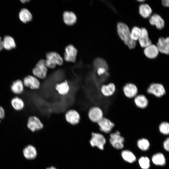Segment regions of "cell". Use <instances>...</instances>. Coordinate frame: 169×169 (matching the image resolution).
Returning <instances> with one entry per match:
<instances>
[{
  "mask_svg": "<svg viewBox=\"0 0 169 169\" xmlns=\"http://www.w3.org/2000/svg\"><path fill=\"white\" fill-rule=\"evenodd\" d=\"M117 30L119 36L125 44L131 49L134 48L136 42L131 39L128 26L123 23L119 22L117 25Z\"/></svg>",
  "mask_w": 169,
  "mask_h": 169,
  "instance_id": "6da1fadb",
  "label": "cell"
},
{
  "mask_svg": "<svg viewBox=\"0 0 169 169\" xmlns=\"http://www.w3.org/2000/svg\"><path fill=\"white\" fill-rule=\"evenodd\" d=\"M63 63V59L57 53L51 52L47 54L45 64L47 68L54 69L57 65H61Z\"/></svg>",
  "mask_w": 169,
  "mask_h": 169,
  "instance_id": "7a4b0ae2",
  "label": "cell"
},
{
  "mask_svg": "<svg viewBox=\"0 0 169 169\" xmlns=\"http://www.w3.org/2000/svg\"><path fill=\"white\" fill-rule=\"evenodd\" d=\"M47 68L45 64V60L41 59L37 63L33 69V74L38 79H44L47 76Z\"/></svg>",
  "mask_w": 169,
  "mask_h": 169,
  "instance_id": "3957f363",
  "label": "cell"
},
{
  "mask_svg": "<svg viewBox=\"0 0 169 169\" xmlns=\"http://www.w3.org/2000/svg\"><path fill=\"white\" fill-rule=\"evenodd\" d=\"M88 116L91 121L97 123L104 117L103 111L97 106H93L89 109Z\"/></svg>",
  "mask_w": 169,
  "mask_h": 169,
  "instance_id": "277c9868",
  "label": "cell"
},
{
  "mask_svg": "<svg viewBox=\"0 0 169 169\" xmlns=\"http://www.w3.org/2000/svg\"><path fill=\"white\" fill-rule=\"evenodd\" d=\"M92 147L96 146L101 150H103L106 143V140L102 134L99 133L92 132L90 141Z\"/></svg>",
  "mask_w": 169,
  "mask_h": 169,
  "instance_id": "5b68a950",
  "label": "cell"
},
{
  "mask_svg": "<svg viewBox=\"0 0 169 169\" xmlns=\"http://www.w3.org/2000/svg\"><path fill=\"white\" fill-rule=\"evenodd\" d=\"M146 91L148 94L158 97L162 96L165 93V90L163 86L157 83L151 84L148 87Z\"/></svg>",
  "mask_w": 169,
  "mask_h": 169,
  "instance_id": "8992f818",
  "label": "cell"
},
{
  "mask_svg": "<svg viewBox=\"0 0 169 169\" xmlns=\"http://www.w3.org/2000/svg\"><path fill=\"white\" fill-rule=\"evenodd\" d=\"M110 136V143L114 148L117 149H120L123 147L124 138L120 136L119 131L111 133Z\"/></svg>",
  "mask_w": 169,
  "mask_h": 169,
  "instance_id": "52a82bcc",
  "label": "cell"
},
{
  "mask_svg": "<svg viewBox=\"0 0 169 169\" xmlns=\"http://www.w3.org/2000/svg\"><path fill=\"white\" fill-rule=\"evenodd\" d=\"M124 95L130 99L134 98L138 94V89L134 84L128 83L125 84L122 88Z\"/></svg>",
  "mask_w": 169,
  "mask_h": 169,
  "instance_id": "ba28073f",
  "label": "cell"
},
{
  "mask_svg": "<svg viewBox=\"0 0 169 169\" xmlns=\"http://www.w3.org/2000/svg\"><path fill=\"white\" fill-rule=\"evenodd\" d=\"M27 126L32 132L40 130L44 127V125L41 120L35 116H31L28 117Z\"/></svg>",
  "mask_w": 169,
  "mask_h": 169,
  "instance_id": "9c48e42d",
  "label": "cell"
},
{
  "mask_svg": "<svg viewBox=\"0 0 169 169\" xmlns=\"http://www.w3.org/2000/svg\"><path fill=\"white\" fill-rule=\"evenodd\" d=\"M116 88L113 83L102 84L100 87V91L104 97L109 98L113 96L116 92Z\"/></svg>",
  "mask_w": 169,
  "mask_h": 169,
  "instance_id": "30bf717a",
  "label": "cell"
},
{
  "mask_svg": "<svg viewBox=\"0 0 169 169\" xmlns=\"http://www.w3.org/2000/svg\"><path fill=\"white\" fill-rule=\"evenodd\" d=\"M65 118L68 123L73 125L78 124L80 120L79 114L74 109H70L67 111L65 114Z\"/></svg>",
  "mask_w": 169,
  "mask_h": 169,
  "instance_id": "8fae6325",
  "label": "cell"
},
{
  "mask_svg": "<svg viewBox=\"0 0 169 169\" xmlns=\"http://www.w3.org/2000/svg\"><path fill=\"white\" fill-rule=\"evenodd\" d=\"M24 85L31 90H37L39 88L40 83L39 79L34 75H28L23 79Z\"/></svg>",
  "mask_w": 169,
  "mask_h": 169,
  "instance_id": "7c38bea8",
  "label": "cell"
},
{
  "mask_svg": "<svg viewBox=\"0 0 169 169\" xmlns=\"http://www.w3.org/2000/svg\"><path fill=\"white\" fill-rule=\"evenodd\" d=\"M97 124L99 127L100 130L106 133L110 132L115 126L113 122L109 119L104 117Z\"/></svg>",
  "mask_w": 169,
  "mask_h": 169,
  "instance_id": "4fadbf2b",
  "label": "cell"
},
{
  "mask_svg": "<svg viewBox=\"0 0 169 169\" xmlns=\"http://www.w3.org/2000/svg\"><path fill=\"white\" fill-rule=\"evenodd\" d=\"M156 46L159 52L169 55V37L160 38Z\"/></svg>",
  "mask_w": 169,
  "mask_h": 169,
  "instance_id": "5bb4252c",
  "label": "cell"
},
{
  "mask_svg": "<svg viewBox=\"0 0 169 169\" xmlns=\"http://www.w3.org/2000/svg\"><path fill=\"white\" fill-rule=\"evenodd\" d=\"M134 102L136 106L140 109L146 108L149 104V101L146 96L143 94H138L134 98Z\"/></svg>",
  "mask_w": 169,
  "mask_h": 169,
  "instance_id": "9a60e30c",
  "label": "cell"
},
{
  "mask_svg": "<svg viewBox=\"0 0 169 169\" xmlns=\"http://www.w3.org/2000/svg\"><path fill=\"white\" fill-rule=\"evenodd\" d=\"M77 51L72 45H69L65 48L64 55L65 60L67 62H74Z\"/></svg>",
  "mask_w": 169,
  "mask_h": 169,
  "instance_id": "2e32d148",
  "label": "cell"
},
{
  "mask_svg": "<svg viewBox=\"0 0 169 169\" xmlns=\"http://www.w3.org/2000/svg\"><path fill=\"white\" fill-rule=\"evenodd\" d=\"M141 33L138 40L141 46L146 48L151 44V41L149 38L146 29L144 28H141Z\"/></svg>",
  "mask_w": 169,
  "mask_h": 169,
  "instance_id": "e0dca14e",
  "label": "cell"
},
{
  "mask_svg": "<svg viewBox=\"0 0 169 169\" xmlns=\"http://www.w3.org/2000/svg\"><path fill=\"white\" fill-rule=\"evenodd\" d=\"M55 88L58 94L62 95H67L70 90V86L66 80L56 84Z\"/></svg>",
  "mask_w": 169,
  "mask_h": 169,
  "instance_id": "ac0fdd59",
  "label": "cell"
},
{
  "mask_svg": "<svg viewBox=\"0 0 169 169\" xmlns=\"http://www.w3.org/2000/svg\"><path fill=\"white\" fill-rule=\"evenodd\" d=\"M150 23L156 26L157 28L161 29L163 28L165 25V22L163 18L159 15L154 14L149 19Z\"/></svg>",
  "mask_w": 169,
  "mask_h": 169,
  "instance_id": "d6986e66",
  "label": "cell"
},
{
  "mask_svg": "<svg viewBox=\"0 0 169 169\" xmlns=\"http://www.w3.org/2000/svg\"><path fill=\"white\" fill-rule=\"evenodd\" d=\"M144 52L147 58L152 59L158 56L159 51L156 45L151 44L145 48Z\"/></svg>",
  "mask_w": 169,
  "mask_h": 169,
  "instance_id": "ffe728a7",
  "label": "cell"
},
{
  "mask_svg": "<svg viewBox=\"0 0 169 169\" xmlns=\"http://www.w3.org/2000/svg\"><path fill=\"white\" fill-rule=\"evenodd\" d=\"M23 154L26 158L29 160H32L36 157L37 155V151L34 147L31 145H29L24 149Z\"/></svg>",
  "mask_w": 169,
  "mask_h": 169,
  "instance_id": "44dd1931",
  "label": "cell"
},
{
  "mask_svg": "<svg viewBox=\"0 0 169 169\" xmlns=\"http://www.w3.org/2000/svg\"><path fill=\"white\" fill-rule=\"evenodd\" d=\"M64 21L67 24L71 25L74 23L77 19L75 14L70 11H65L63 15Z\"/></svg>",
  "mask_w": 169,
  "mask_h": 169,
  "instance_id": "7402d4cb",
  "label": "cell"
},
{
  "mask_svg": "<svg viewBox=\"0 0 169 169\" xmlns=\"http://www.w3.org/2000/svg\"><path fill=\"white\" fill-rule=\"evenodd\" d=\"M12 91L14 94H18L21 93L24 89V84L20 79L14 81L11 86Z\"/></svg>",
  "mask_w": 169,
  "mask_h": 169,
  "instance_id": "603a6c76",
  "label": "cell"
},
{
  "mask_svg": "<svg viewBox=\"0 0 169 169\" xmlns=\"http://www.w3.org/2000/svg\"><path fill=\"white\" fill-rule=\"evenodd\" d=\"M3 48L9 50L16 47V44L14 39L9 36H5L3 40Z\"/></svg>",
  "mask_w": 169,
  "mask_h": 169,
  "instance_id": "cb8c5ba5",
  "label": "cell"
},
{
  "mask_svg": "<svg viewBox=\"0 0 169 169\" xmlns=\"http://www.w3.org/2000/svg\"><path fill=\"white\" fill-rule=\"evenodd\" d=\"M20 20L24 23H26L31 20L32 16L31 13L26 8L21 10L19 14Z\"/></svg>",
  "mask_w": 169,
  "mask_h": 169,
  "instance_id": "d4e9b609",
  "label": "cell"
},
{
  "mask_svg": "<svg viewBox=\"0 0 169 169\" xmlns=\"http://www.w3.org/2000/svg\"><path fill=\"white\" fill-rule=\"evenodd\" d=\"M140 14L144 18L149 17L152 13V9L150 6L146 4H141L139 7Z\"/></svg>",
  "mask_w": 169,
  "mask_h": 169,
  "instance_id": "484cf974",
  "label": "cell"
},
{
  "mask_svg": "<svg viewBox=\"0 0 169 169\" xmlns=\"http://www.w3.org/2000/svg\"><path fill=\"white\" fill-rule=\"evenodd\" d=\"M153 162L157 165L163 166L165 164L166 160L163 154L157 153L153 155L152 158Z\"/></svg>",
  "mask_w": 169,
  "mask_h": 169,
  "instance_id": "4316f807",
  "label": "cell"
},
{
  "mask_svg": "<svg viewBox=\"0 0 169 169\" xmlns=\"http://www.w3.org/2000/svg\"><path fill=\"white\" fill-rule=\"evenodd\" d=\"M11 104L13 108L17 110H22L24 105L23 100L18 97H15L12 99Z\"/></svg>",
  "mask_w": 169,
  "mask_h": 169,
  "instance_id": "83f0119b",
  "label": "cell"
},
{
  "mask_svg": "<svg viewBox=\"0 0 169 169\" xmlns=\"http://www.w3.org/2000/svg\"><path fill=\"white\" fill-rule=\"evenodd\" d=\"M121 156L123 159L129 163H133L136 160V157L133 153L128 150L122 151Z\"/></svg>",
  "mask_w": 169,
  "mask_h": 169,
  "instance_id": "f1b7e54d",
  "label": "cell"
},
{
  "mask_svg": "<svg viewBox=\"0 0 169 169\" xmlns=\"http://www.w3.org/2000/svg\"><path fill=\"white\" fill-rule=\"evenodd\" d=\"M137 146L141 150L146 151L148 149L150 144L148 140L145 138L139 140L137 141Z\"/></svg>",
  "mask_w": 169,
  "mask_h": 169,
  "instance_id": "f546056e",
  "label": "cell"
},
{
  "mask_svg": "<svg viewBox=\"0 0 169 169\" xmlns=\"http://www.w3.org/2000/svg\"><path fill=\"white\" fill-rule=\"evenodd\" d=\"M141 33V30L137 26L133 27L130 32L131 37L134 41L138 39Z\"/></svg>",
  "mask_w": 169,
  "mask_h": 169,
  "instance_id": "4dcf8cb0",
  "label": "cell"
},
{
  "mask_svg": "<svg viewBox=\"0 0 169 169\" xmlns=\"http://www.w3.org/2000/svg\"><path fill=\"white\" fill-rule=\"evenodd\" d=\"M139 163L142 169H148L150 166V161L149 158L142 156L139 160Z\"/></svg>",
  "mask_w": 169,
  "mask_h": 169,
  "instance_id": "1f68e13d",
  "label": "cell"
},
{
  "mask_svg": "<svg viewBox=\"0 0 169 169\" xmlns=\"http://www.w3.org/2000/svg\"><path fill=\"white\" fill-rule=\"evenodd\" d=\"M94 65L96 69L99 67H105L108 69V65L105 61L101 58H98L95 60Z\"/></svg>",
  "mask_w": 169,
  "mask_h": 169,
  "instance_id": "d6a6232c",
  "label": "cell"
},
{
  "mask_svg": "<svg viewBox=\"0 0 169 169\" xmlns=\"http://www.w3.org/2000/svg\"><path fill=\"white\" fill-rule=\"evenodd\" d=\"M159 129L163 134H169V123L166 122L161 123L159 125Z\"/></svg>",
  "mask_w": 169,
  "mask_h": 169,
  "instance_id": "836d02e7",
  "label": "cell"
},
{
  "mask_svg": "<svg viewBox=\"0 0 169 169\" xmlns=\"http://www.w3.org/2000/svg\"><path fill=\"white\" fill-rule=\"evenodd\" d=\"M163 146L166 150L169 152V137L167 138L164 142Z\"/></svg>",
  "mask_w": 169,
  "mask_h": 169,
  "instance_id": "e575fe53",
  "label": "cell"
},
{
  "mask_svg": "<svg viewBox=\"0 0 169 169\" xmlns=\"http://www.w3.org/2000/svg\"><path fill=\"white\" fill-rule=\"evenodd\" d=\"M163 6L166 7H169V0H163L162 1Z\"/></svg>",
  "mask_w": 169,
  "mask_h": 169,
  "instance_id": "d590c367",
  "label": "cell"
},
{
  "mask_svg": "<svg viewBox=\"0 0 169 169\" xmlns=\"http://www.w3.org/2000/svg\"><path fill=\"white\" fill-rule=\"evenodd\" d=\"M3 49V40L0 37V51Z\"/></svg>",
  "mask_w": 169,
  "mask_h": 169,
  "instance_id": "8d00e7d4",
  "label": "cell"
},
{
  "mask_svg": "<svg viewBox=\"0 0 169 169\" xmlns=\"http://www.w3.org/2000/svg\"><path fill=\"white\" fill-rule=\"evenodd\" d=\"M47 169H56L54 167L51 166L50 167H49L47 168Z\"/></svg>",
  "mask_w": 169,
  "mask_h": 169,
  "instance_id": "74e56055",
  "label": "cell"
},
{
  "mask_svg": "<svg viewBox=\"0 0 169 169\" xmlns=\"http://www.w3.org/2000/svg\"><path fill=\"white\" fill-rule=\"evenodd\" d=\"M28 0H21V1L23 3H24L27 1H28Z\"/></svg>",
  "mask_w": 169,
  "mask_h": 169,
  "instance_id": "f35d334b",
  "label": "cell"
},
{
  "mask_svg": "<svg viewBox=\"0 0 169 169\" xmlns=\"http://www.w3.org/2000/svg\"><path fill=\"white\" fill-rule=\"evenodd\" d=\"M138 1L140 2H142L145 1V0H138Z\"/></svg>",
  "mask_w": 169,
  "mask_h": 169,
  "instance_id": "ab89813d",
  "label": "cell"
},
{
  "mask_svg": "<svg viewBox=\"0 0 169 169\" xmlns=\"http://www.w3.org/2000/svg\"><path fill=\"white\" fill-rule=\"evenodd\" d=\"M1 122V119L0 118V122Z\"/></svg>",
  "mask_w": 169,
  "mask_h": 169,
  "instance_id": "60d3db41",
  "label": "cell"
}]
</instances>
